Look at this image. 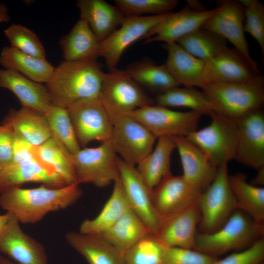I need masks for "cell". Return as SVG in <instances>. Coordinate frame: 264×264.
Returning a JSON list of instances; mask_svg holds the SVG:
<instances>
[{
  "mask_svg": "<svg viewBox=\"0 0 264 264\" xmlns=\"http://www.w3.org/2000/svg\"><path fill=\"white\" fill-rule=\"evenodd\" d=\"M79 185L74 183L60 188L43 184L30 189L12 187L0 194V206L20 222L36 223L47 213L75 203L82 194Z\"/></svg>",
  "mask_w": 264,
  "mask_h": 264,
  "instance_id": "1",
  "label": "cell"
},
{
  "mask_svg": "<svg viewBox=\"0 0 264 264\" xmlns=\"http://www.w3.org/2000/svg\"><path fill=\"white\" fill-rule=\"evenodd\" d=\"M104 73L97 59L63 61L45 84L52 104L67 108L79 101L99 99Z\"/></svg>",
  "mask_w": 264,
  "mask_h": 264,
  "instance_id": "2",
  "label": "cell"
},
{
  "mask_svg": "<svg viewBox=\"0 0 264 264\" xmlns=\"http://www.w3.org/2000/svg\"><path fill=\"white\" fill-rule=\"evenodd\" d=\"M264 233V225L236 209L218 230L211 233H197L194 249L216 258L233 250L247 248L263 238Z\"/></svg>",
  "mask_w": 264,
  "mask_h": 264,
  "instance_id": "3",
  "label": "cell"
},
{
  "mask_svg": "<svg viewBox=\"0 0 264 264\" xmlns=\"http://www.w3.org/2000/svg\"><path fill=\"white\" fill-rule=\"evenodd\" d=\"M201 88L215 112L235 120L262 108L264 103V79L262 75L247 82L212 83Z\"/></svg>",
  "mask_w": 264,
  "mask_h": 264,
  "instance_id": "4",
  "label": "cell"
},
{
  "mask_svg": "<svg viewBox=\"0 0 264 264\" xmlns=\"http://www.w3.org/2000/svg\"><path fill=\"white\" fill-rule=\"evenodd\" d=\"M113 124L132 111L151 104L144 90L126 70L104 73L99 97Z\"/></svg>",
  "mask_w": 264,
  "mask_h": 264,
  "instance_id": "5",
  "label": "cell"
},
{
  "mask_svg": "<svg viewBox=\"0 0 264 264\" xmlns=\"http://www.w3.org/2000/svg\"><path fill=\"white\" fill-rule=\"evenodd\" d=\"M206 127L196 130L186 137L197 146L216 167L236 158L238 128L236 121L218 112L210 115Z\"/></svg>",
  "mask_w": 264,
  "mask_h": 264,
  "instance_id": "6",
  "label": "cell"
},
{
  "mask_svg": "<svg viewBox=\"0 0 264 264\" xmlns=\"http://www.w3.org/2000/svg\"><path fill=\"white\" fill-rule=\"evenodd\" d=\"M200 233H211L220 228L237 209L231 189L227 163L218 168L215 178L203 191L198 201Z\"/></svg>",
  "mask_w": 264,
  "mask_h": 264,
  "instance_id": "7",
  "label": "cell"
},
{
  "mask_svg": "<svg viewBox=\"0 0 264 264\" xmlns=\"http://www.w3.org/2000/svg\"><path fill=\"white\" fill-rule=\"evenodd\" d=\"M77 183L105 187L119 178L118 157L109 141L72 154Z\"/></svg>",
  "mask_w": 264,
  "mask_h": 264,
  "instance_id": "8",
  "label": "cell"
},
{
  "mask_svg": "<svg viewBox=\"0 0 264 264\" xmlns=\"http://www.w3.org/2000/svg\"><path fill=\"white\" fill-rule=\"evenodd\" d=\"M201 113L196 111H178L158 105H147L127 116L136 120L156 138L163 136L186 137L197 130Z\"/></svg>",
  "mask_w": 264,
  "mask_h": 264,
  "instance_id": "9",
  "label": "cell"
},
{
  "mask_svg": "<svg viewBox=\"0 0 264 264\" xmlns=\"http://www.w3.org/2000/svg\"><path fill=\"white\" fill-rule=\"evenodd\" d=\"M170 13L151 16H126L119 28L100 43L98 56L104 59L109 70L116 68L126 49L138 39H143Z\"/></svg>",
  "mask_w": 264,
  "mask_h": 264,
  "instance_id": "10",
  "label": "cell"
},
{
  "mask_svg": "<svg viewBox=\"0 0 264 264\" xmlns=\"http://www.w3.org/2000/svg\"><path fill=\"white\" fill-rule=\"evenodd\" d=\"M244 8L239 0H221L218 2L214 13L201 28L228 41L252 67L260 72L257 63L251 57L244 34Z\"/></svg>",
  "mask_w": 264,
  "mask_h": 264,
  "instance_id": "11",
  "label": "cell"
},
{
  "mask_svg": "<svg viewBox=\"0 0 264 264\" xmlns=\"http://www.w3.org/2000/svg\"><path fill=\"white\" fill-rule=\"evenodd\" d=\"M156 139L141 124L126 116L113 124L109 141L123 161L135 167L152 151Z\"/></svg>",
  "mask_w": 264,
  "mask_h": 264,
  "instance_id": "12",
  "label": "cell"
},
{
  "mask_svg": "<svg viewBox=\"0 0 264 264\" xmlns=\"http://www.w3.org/2000/svg\"><path fill=\"white\" fill-rule=\"evenodd\" d=\"M66 109L80 146L110 141L113 125L99 99L79 101Z\"/></svg>",
  "mask_w": 264,
  "mask_h": 264,
  "instance_id": "13",
  "label": "cell"
},
{
  "mask_svg": "<svg viewBox=\"0 0 264 264\" xmlns=\"http://www.w3.org/2000/svg\"><path fill=\"white\" fill-rule=\"evenodd\" d=\"M202 192L181 176L171 174L151 192L153 206L159 222L197 203Z\"/></svg>",
  "mask_w": 264,
  "mask_h": 264,
  "instance_id": "14",
  "label": "cell"
},
{
  "mask_svg": "<svg viewBox=\"0 0 264 264\" xmlns=\"http://www.w3.org/2000/svg\"><path fill=\"white\" fill-rule=\"evenodd\" d=\"M188 3L177 12H170L145 36L144 44L154 42L176 43L182 37L201 28L215 11V8L205 9L199 3Z\"/></svg>",
  "mask_w": 264,
  "mask_h": 264,
  "instance_id": "15",
  "label": "cell"
},
{
  "mask_svg": "<svg viewBox=\"0 0 264 264\" xmlns=\"http://www.w3.org/2000/svg\"><path fill=\"white\" fill-rule=\"evenodd\" d=\"M236 121L235 159L256 170L264 167V113L262 108L250 111Z\"/></svg>",
  "mask_w": 264,
  "mask_h": 264,
  "instance_id": "16",
  "label": "cell"
},
{
  "mask_svg": "<svg viewBox=\"0 0 264 264\" xmlns=\"http://www.w3.org/2000/svg\"><path fill=\"white\" fill-rule=\"evenodd\" d=\"M262 75L238 50L228 46L205 62V85L212 83H244ZM204 85V86H205Z\"/></svg>",
  "mask_w": 264,
  "mask_h": 264,
  "instance_id": "17",
  "label": "cell"
},
{
  "mask_svg": "<svg viewBox=\"0 0 264 264\" xmlns=\"http://www.w3.org/2000/svg\"><path fill=\"white\" fill-rule=\"evenodd\" d=\"M28 182L41 183L52 188L67 185L50 166L38 157L18 163H11L0 170V194Z\"/></svg>",
  "mask_w": 264,
  "mask_h": 264,
  "instance_id": "18",
  "label": "cell"
},
{
  "mask_svg": "<svg viewBox=\"0 0 264 264\" xmlns=\"http://www.w3.org/2000/svg\"><path fill=\"white\" fill-rule=\"evenodd\" d=\"M119 178L132 210L155 234L159 221L151 199V191L148 188L135 166L118 158Z\"/></svg>",
  "mask_w": 264,
  "mask_h": 264,
  "instance_id": "19",
  "label": "cell"
},
{
  "mask_svg": "<svg viewBox=\"0 0 264 264\" xmlns=\"http://www.w3.org/2000/svg\"><path fill=\"white\" fill-rule=\"evenodd\" d=\"M0 252L17 264H49L43 245L24 233L13 216L0 234Z\"/></svg>",
  "mask_w": 264,
  "mask_h": 264,
  "instance_id": "20",
  "label": "cell"
},
{
  "mask_svg": "<svg viewBox=\"0 0 264 264\" xmlns=\"http://www.w3.org/2000/svg\"><path fill=\"white\" fill-rule=\"evenodd\" d=\"M200 220L198 202L160 221L155 235L166 248L194 249Z\"/></svg>",
  "mask_w": 264,
  "mask_h": 264,
  "instance_id": "21",
  "label": "cell"
},
{
  "mask_svg": "<svg viewBox=\"0 0 264 264\" xmlns=\"http://www.w3.org/2000/svg\"><path fill=\"white\" fill-rule=\"evenodd\" d=\"M177 149L183 169L182 176L202 192L211 183L218 168L203 152L185 137H172Z\"/></svg>",
  "mask_w": 264,
  "mask_h": 264,
  "instance_id": "22",
  "label": "cell"
},
{
  "mask_svg": "<svg viewBox=\"0 0 264 264\" xmlns=\"http://www.w3.org/2000/svg\"><path fill=\"white\" fill-rule=\"evenodd\" d=\"M0 88L13 92L22 107L44 114L52 104L45 86L12 70L0 68Z\"/></svg>",
  "mask_w": 264,
  "mask_h": 264,
  "instance_id": "23",
  "label": "cell"
},
{
  "mask_svg": "<svg viewBox=\"0 0 264 264\" xmlns=\"http://www.w3.org/2000/svg\"><path fill=\"white\" fill-rule=\"evenodd\" d=\"M65 239L88 264H125L124 253L99 235L71 231Z\"/></svg>",
  "mask_w": 264,
  "mask_h": 264,
  "instance_id": "24",
  "label": "cell"
},
{
  "mask_svg": "<svg viewBox=\"0 0 264 264\" xmlns=\"http://www.w3.org/2000/svg\"><path fill=\"white\" fill-rule=\"evenodd\" d=\"M80 19L86 21L100 42L120 26L125 16L104 0H78Z\"/></svg>",
  "mask_w": 264,
  "mask_h": 264,
  "instance_id": "25",
  "label": "cell"
},
{
  "mask_svg": "<svg viewBox=\"0 0 264 264\" xmlns=\"http://www.w3.org/2000/svg\"><path fill=\"white\" fill-rule=\"evenodd\" d=\"M163 47L167 52L164 65L180 85L200 88L205 85L204 61L192 56L176 43L165 44Z\"/></svg>",
  "mask_w": 264,
  "mask_h": 264,
  "instance_id": "26",
  "label": "cell"
},
{
  "mask_svg": "<svg viewBox=\"0 0 264 264\" xmlns=\"http://www.w3.org/2000/svg\"><path fill=\"white\" fill-rule=\"evenodd\" d=\"M2 125L8 126L13 132L36 146L51 137L44 114L30 108L22 107L18 110L11 109Z\"/></svg>",
  "mask_w": 264,
  "mask_h": 264,
  "instance_id": "27",
  "label": "cell"
},
{
  "mask_svg": "<svg viewBox=\"0 0 264 264\" xmlns=\"http://www.w3.org/2000/svg\"><path fill=\"white\" fill-rule=\"evenodd\" d=\"M100 42L88 23L79 19L59 42L64 61L97 59Z\"/></svg>",
  "mask_w": 264,
  "mask_h": 264,
  "instance_id": "28",
  "label": "cell"
},
{
  "mask_svg": "<svg viewBox=\"0 0 264 264\" xmlns=\"http://www.w3.org/2000/svg\"><path fill=\"white\" fill-rule=\"evenodd\" d=\"M152 151L140 161L136 168L150 191L155 187L167 176L171 174V154L176 148L172 137L160 136Z\"/></svg>",
  "mask_w": 264,
  "mask_h": 264,
  "instance_id": "29",
  "label": "cell"
},
{
  "mask_svg": "<svg viewBox=\"0 0 264 264\" xmlns=\"http://www.w3.org/2000/svg\"><path fill=\"white\" fill-rule=\"evenodd\" d=\"M0 64L5 69L16 71L41 84L49 81L55 68L46 59L32 57L11 46L1 49Z\"/></svg>",
  "mask_w": 264,
  "mask_h": 264,
  "instance_id": "30",
  "label": "cell"
},
{
  "mask_svg": "<svg viewBox=\"0 0 264 264\" xmlns=\"http://www.w3.org/2000/svg\"><path fill=\"white\" fill-rule=\"evenodd\" d=\"M113 184L111 194L100 212L93 219L84 220L80 225L79 232L100 235L130 209L120 178Z\"/></svg>",
  "mask_w": 264,
  "mask_h": 264,
  "instance_id": "31",
  "label": "cell"
},
{
  "mask_svg": "<svg viewBox=\"0 0 264 264\" xmlns=\"http://www.w3.org/2000/svg\"><path fill=\"white\" fill-rule=\"evenodd\" d=\"M229 182L237 209L264 225V188L248 183L246 175L241 173L229 176Z\"/></svg>",
  "mask_w": 264,
  "mask_h": 264,
  "instance_id": "32",
  "label": "cell"
},
{
  "mask_svg": "<svg viewBox=\"0 0 264 264\" xmlns=\"http://www.w3.org/2000/svg\"><path fill=\"white\" fill-rule=\"evenodd\" d=\"M151 233L143 221L129 209L108 230L99 235L124 253L139 240Z\"/></svg>",
  "mask_w": 264,
  "mask_h": 264,
  "instance_id": "33",
  "label": "cell"
},
{
  "mask_svg": "<svg viewBox=\"0 0 264 264\" xmlns=\"http://www.w3.org/2000/svg\"><path fill=\"white\" fill-rule=\"evenodd\" d=\"M125 70L139 85L158 94L180 86L165 65L158 66L148 59L132 63Z\"/></svg>",
  "mask_w": 264,
  "mask_h": 264,
  "instance_id": "34",
  "label": "cell"
},
{
  "mask_svg": "<svg viewBox=\"0 0 264 264\" xmlns=\"http://www.w3.org/2000/svg\"><path fill=\"white\" fill-rule=\"evenodd\" d=\"M36 155L52 167L67 185L77 183L72 154L58 140L51 137L37 146Z\"/></svg>",
  "mask_w": 264,
  "mask_h": 264,
  "instance_id": "35",
  "label": "cell"
},
{
  "mask_svg": "<svg viewBox=\"0 0 264 264\" xmlns=\"http://www.w3.org/2000/svg\"><path fill=\"white\" fill-rule=\"evenodd\" d=\"M156 105L164 107H185L202 114L210 115L215 111L206 94L193 87L172 88L158 94L155 99Z\"/></svg>",
  "mask_w": 264,
  "mask_h": 264,
  "instance_id": "36",
  "label": "cell"
},
{
  "mask_svg": "<svg viewBox=\"0 0 264 264\" xmlns=\"http://www.w3.org/2000/svg\"><path fill=\"white\" fill-rule=\"evenodd\" d=\"M226 41L220 36L200 28L180 38L176 43L192 56L205 62L226 48Z\"/></svg>",
  "mask_w": 264,
  "mask_h": 264,
  "instance_id": "37",
  "label": "cell"
},
{
  "mask_svg": "<svg viewBox=\"0 0 264 264\" xmlns=\"http://www.w3.org/2000/svg\"><path fill=\"white\" fill-rule=\"evenodd\" d=\"M51 137L61 142L72 154L81 148L77 140L68 110L52 104L44 113Z\"/></svg>",
  "mask_w": 264,
  "mask_h": 264,
  "instance_id": "38",
  "label": "cell"
},
{
  "mask_svg": "<svg viewBox=\"0 0 264 264\" xmlns=\"http://www.w3.org/2000/svg\"><path fill=\"white\" fill-rule=\"evenodd\" d=\"M166 247L154 233L143 237L124 253L125 264H162Z\"/></svg>",
  "mask_w": 264,
  "mask_h": 264,
  "instance_id": "39",
  "label": "cell"
},
{
  "mask_svg": "<svg viewBox=\"0 0 264 264\" xmlns=\"http://www.w3.org/2000/svg\"><path fill=\"white\" fill-rule=\"evenodd\" d=\"M11 47L40 59H46L45 49L36 34L19 24H13L4 30Z\"/></svg>",
  "mask_w": 264,
  "mask_h": 264,
  "instance_id": "40",
  "label": "cell"
},
{
  "mask_svg": "<svg viewBox=\"0 0 264 264\" xmlns=\"http://www.w3.org/2000/svg\"><path fill=\"white\" fill-rule=\"evenodd\" d=\"M114 1L115 6L125 16L169 13L178 3L176 0H114Z\"/></svg>",
  "mask_w": 264,
  "mask_h": 264,
  "instance_id": "41",
  "label": "cell"
},
{
  "mask_svg": "<svg viewBox=\"0 0 264 264\" xmlns=\"http://www.w3.org/2000/svg\"><path fill=\"white\" fill-rule=\"evenodd\" d=\"M244 8V31L258 44L264 55V5L258 0H239Z\"/></svg>",
  "mask_w": 264,
  "mask_h": 264,
  "instance_id": "42",
  "label": "cell"
},
{
  "mask_svg": "<svg viewBox=\"0 0 264 264\" xmlns=\"http://www.w3.org/2000/svg\"><path fill=\"white\" fill-rule=\"evenodd\" d=\"M218 259L194 249L166 248L162 264H213Z\"/></svg>",
  "mask_w": 264,
  "mask_h": 264,
  "instance_id": "43",
  "label": "cell"
},
{
  "mask_svg": "<svg viewBox=\"0 0 264 264\" xmlns=\"http://www.w3.org/2000/svg\"><path fill=\"white\" fill-rule=\"evenodd\" d=\"M264 260V239L261 238L244 249L235 252L213 264H261Z\"/></svg>",
  "mask_w": 264,
  "mask_h": 264,
  "instance_id": "44",
  "label": "cell"
},
{
  "mask_svg": "<svg viewBox=\"0 0 264 264\" xmlns=\"http://www.w3.org/2000/svg\"><path fill=\"white\" fill-rule=\"evenodd\" d=\"M12 161L18 163L37 157L36 147L13 132Z\"/></svg>",
  "mask_w": 264,
  "mask_h": 264,
  "instance_id": "45",
  "label": "cell"
},
{
  "mask_svg": "<svg viewBox=\"0 0 264 264\" xmlns=\"http://www.w3.org/2000/svg\"><path fill=\"white\" fill-rule=\"evenodd\" d=\"M13 131L8 126L0 125V164L4 167L12 161Z\"/></svg>",
  "mask_w": 264,
  "mask_h": 264,
  "instance_id": "46",
  "label": "cell"
},
{
  "mask_svg": "<svg viewBox=\"0 0 264 264\" xmlns=\"http://www.w3.org/2000/svg\"><path fill=\"white\" fill-rule=\"evenodd\" d=\"M258 173L253 179L251 184L257 186L263 185L264 183V167L257 170Z\"/></svg>",
  "mask_w": 264,
  "mask_h": 264,
  "instance_id": "47",
  "label": "cell"
},
{
  "mask_svg": "<svg viewBox=\"0 0 264 264\" xmlns=\"http://www.w3.org/2000/svg\"><path fill=\"white\" fill-rule=\"evenodd\" d=\"M12 217V215L8 212L3 215H0V234L5 228Z\"/></svg>",
  "mask_w": 264,
  "mask_h": 264,
  "instance_id": "48",
  "label": "cell"
},
{
  "mask_svg": "<svg viewBox=\"0 0 264 264\" xmlns=\"http://www.w3.org/2000/svg\"><path fill=\"white\" fill-rule=\"evenodd\" d=\"M10 20L9 16L8 14V10L6 6L3 4H0V22H7Z\"/></svg>",
  "mask_w": 264,
  "mask_h": 264,
  "instance_id": "49",
  "label": "cell"
},
{
  "mask_svg": "<svg viewBox=\"0 0 264 264\" xmlns=\"http://www.w3.org/2000/svg\"><path fill=\"white\" fill-rule=\"evenodd\" d=\"M0 264H17L12 262L3 256L0 255Z\"/></svg>",
  "mask_w": 264,
  "mask_h": 264,
  "instance_id": "50",
  "label": "cell"
},
{
  "mask_svg": "<svg viewBox=\"0 0 264 264\" xmlns=\"http://www.w3.org/2000/svg\"><path fill=\"white\" fill-rule=\"evenodd\" d=\"M2 166L0 164V170L2 169Z\"/></svg>",
  "mask_w": 264,
  "mask_h": 264,
  "instance_id": "51",
  "label": "cell"
},
{
  "mask_svg": "<svg viewBox=\"0 0 264 264\" xmlns=\"http://www.w3.org/2000/svg\"><path fill=\"white\" fill-rule=\"evenodd\" d=\"M264 264V263H262V264Z\"/></svg>",
  "mask_w": 264,
  "mask_h": 264,
  "instance_id": "52",
  "label": "cell"
}]
</instances>
